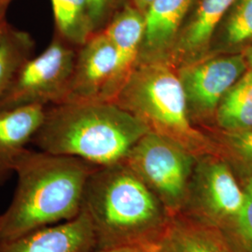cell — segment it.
Segmentation results:
<instances>
[{
  "mask_svg": "<svg viewBox=\"0 0 252 252\" xmlns=\"http://www.w3.org/2000/svg\"><path fill=\"white\" fill-rule=\"evenodd\" d=\"M97 167L73 156L23 150L14 163L13 198L0 214V243L79 216L87 181Z\"/></svg>",
  "mask_w": 252,
  "mask_h": 252,
  "instance_id": "1",
  "label": "cell"
},
{
  "mask_svg": "<svg viewBox=\"0 0 252 252\" xmlns=\"http://www.w3.org/2000/svg\"><path fill=\"white\" fill-rule=\"evenodd\" d=\"M81 210L90 219L96 251L150 250L172 217L125 162L94 170L87 181Z\"/></svg>",
  "mask_w": 252,
  "mask_h": 252,
  "instance_id": "2",
  "label": "cell"
},
{
  "mask_svg": "<svg viewBox=\"0 0 252 252\" xmlns=\"http://www.w3.org/2000/svg\"><path fill=\"white\" fill-rule=\"evenodd\" d=\"M148 127L109 101L47 106L31 143L39 151L73 156L97 166L124 162Z\"/></svg>",
  "mask_w": 252,
  "mask_h": 252,
  "instance_id": "3",
  "label": "cell"
},
{
  "mask_svg": "<svg viewBox=\"0 0 252 252\" xmlns=\"http://www.w3.org/2000/svg\"><path fill=\"white\" fill-rule=\"evenodd\" d=\"M112 102L150 132L178 143L196 158L216 154L210 136L190 122L178 71L169 62L137 63Z\"/></svg>",
  "mask_w": 252,
  "mask_h": 252,
  "instance_id": "4",
  "label": "cell"
},
{
  "mask_svg": "<svg viewBox=\"0 0 252 252\" xmlns=\"http://www.w3.org/2000/svg\"><path fill=\"white\" fill-rule=\"evenodd\" d=\"M196 159L178 143L149 132L135 143L124 162L173 217L185 205Z\"/></svg>",
  "mask_w": 252,
  "mask_h": 252,
  "instance_id": "5",
  "label": "cell"
},
{
  "mask_svg": "<svg viewBox=\"0 0 252 252\" xmlns=\"http://www.w3.org/2000/svg\"><path fill=\"white\" fill-rule=\"evenodd\" d=\"M245 201L243 186L231 166L218 154H206L196 159L180 213L220 230L240 214Z\"/></svg>",
  "mask_w": 252,
  "mask_h": 252,
  "instance_id": "6",
  "label": "cell"
},
{
  "mask_svg": "<svg viewBox=\"0 0 252 252\" xmlns=\"http://www.w3.org/2000/svg\"><path fill=\"white\" fill-rule=\"evenodd\" d=\"M78 48L54 35L40 54L23 66L8 93L0 99V110L30 105H58L64 102Z\"/></svg>",
  "mask_w": 252,
  "mask_h": 252,
  "instance_id": "7",
  "label": "cell"
},
{
  "mask_svg": "<svg viewBox=\"0 0 252 252\" xmlns=\"http://www.w3.org/2000/svg\"><path fill=\"white\" fill-rule=\"evenodd\" d=\"M248 70L242 54L208 55L179 67L177 71L192 125L203 131L212 129L220 101Z\"/></svg>",
  "mask_w": 252,
  "mask_h": 252,
  "instance_id": "8",
  "label": "cell"
},
{
  "mask_svg": "<svg viewBox=\"0 0 252 252\" xmlns=\"http://www.w3.org/2000/svg\"><path fill=\"white\" fill-rule=\"evenodd\" d=\"M117 54L103 30L78 48L66 102L109 101L115 97Z\"/></svg>",
  "mask_w": 252,
  "mask_h": 252,
  "instance_id": "9",
  "label": "cell"
},
{
  "mask_svg": "<svg viewBox=\"0 0 252 252\" xmlns=\"http://www.w3.org/2000/svg\"><path fill=\"white\" fill-rule=\"evenodd\" d=\"M95 236L87 214L0 243V252H93Z\"/></svg>",
  "mask_w": 252,
  "mask_h": 252,
  "instance_id": "10",
  "label": "cell"
},
{
  "mask_svg": "<svg viewBox=\"0 0 252 252\" xmlns=\"http://www.w3.org/2000/svg\"><path fill=\"white\" fill-rule=\"evenodd\" d=\"M235 0H199L186 19L172 49L168 62L178 69L208 56L211 39Z\"/></svg>",
  "mask_w": 252,
  "mask_h": 252,
  "instance_id": "11",
  "label": "cell"
},
{
  "mask_svg": "<svg viewBox=\"0 0 252 252\" xmlns=\"http://www.w3.org/2000/svg\"><path fill=\"white\" fill-rule=\"evenodd\" d=\"M194 0H154L145 13V33L137 63L168 62ZM136 63V64H137Z\"/></svg>",
  "mask_w": 252,
  "mask_h": 252,
  "instance_id": "12",
  "label": "cell"
},
{
  "mask_svg": "<svg viewBox=\"0 0 252 252\" xmlns=\"http://www.w3.org/2000/svg\"><path fill=\"white\" fill-rule=\"evenodd\" d=\"M45 108L30 105L0 110V187L14 174L15 160L41 126Z\"/></svg>",
  "mask_w": 252,
  "mask_h": 252,
  "instance_id": "13",
  "label": "cell"
},
{
  "mask_svg": "<svg viewBox=\"0 0 252 252\" xmlns=\"http://www.w3.org/2000/svg\"><path fill=\"white\" fill-rule=\"evenodd\" d=\"M145 25L144 14L133 5H126L115 12L107 26L102 29L117 54L115 96L137 63L144 37Z\"/></svg>",
  "mask_w": 252,
  "mask_h": 252,
  "instance_id": "14",
  "label": "cell"
},
{
  "mask_svg": "<svg viewBox=\"0 0 252 252\" xmlns=\"http://www.w3.org/2000/svg\"><path fill=\"white\" fill-rule=\"evenodd\" d=\"M151 252H233L220 231L183 214L171 217Z\"/></svg>",
  "mask_w": 252,
  "mask_h": 252,
  "instance_id": "15",
  "label": "cell"
},
{
  "mask_svg": "<svg viewBox=\"0 0 252 252\" xmlns=\"http://www.w3.org/2000/svg\"><path fill=\"white\" fill-rule=\"evenodd\" d=\"M252 46V0H235L216 28L208 55L243 54Z\"/></svg>",
  "mask_w": 252,
  "mask_h": 252,
  "instance_id": "16",
  "label": "cell"
},
{
  "mask_svg": "<svg viewBox=\"0 0 252 252\" xmlns=\"http://www.w3.org/2000/svg\"><path fill=\"white\" fill-rule=\"evenodd\" d=\"M239 131L252 128V71L248 70L228 91L217 108L212 129Z\"/></svg>",
  "mask_w": 252,
  "mask_h": 252,
  "instance_id": "17",
  "label": "cell"
},
{
  "mask_svg": "<svg viewBox=\"0 0 252 252\" xmlns=\"http://www.w3.org/2000/svg\"><path fill=\"white\" fill-rule=\"evenodd\" d=\"M54 18V35L80 48L93 36L94 30L88 0H51Z\"/></svg>",
  "mask_w": 252,
  "mask_h": 252,
  "instance_id": "18",
  "label": "cell"
},
{
  "mask_svg": "<svg viewBox=\"0 0 252 252\" xmlns=\"http://www.w3.org/2000/svg\"><path fill=\"white\" fill-rule=\"evenodd\" d=\"M35 41L31 35L9 26L0 39V99L8 93L19 72L33 57Z\"/></svg>",
  "mask_w": 252,
  "mask_h": 252,
  "instance_id": "19",
  "label": "cell"
},
{
  "mask_svg": "<svg viewBox=\"0 0 252 252\" xmlns=\"http://www.w3.org/2000/svg\"><path fill=\"white\" fill-rule=\"evenodd\" d=\"M204 132L212 139L216 154L231 166L239 181L252 179V128L239 131L214 128Z\"/></svg>",
  "mask_w": 252,
  "mask_h": 252,
  "instance_id": "20",
  "label": "cell"
},
{
  "mask_svg": "<svg viewBox=\"0 0 252 252\" xmlns=\"http://www.w3.org/2000/svg\"><path fill=\"white\" fill-rule=\"evenodd\" d=\"M246 201L240 214L220 229L233 252H252V179L240 180Z\"/></svg>",
  "mask_w": 252,
  "mask_h": 252,
  "instance_id": "21",
  "label": "cell"
},
{
  "mask_svg": "<svg viewBox=\"0 0 252 252\" xmlns=\"http://www.w3.org/2000/svg\"><path fill=\"white\" fill-rule=\"evenodd\" d=\"M119 0H88L91 21L94 32L101 31L114 15Z\"/></svg>",
  "mask_w": 252,
  "mask_h": 252,
  "instance_id": "22",
  "label": "cell"
},
{
  "mask_svg": "<svg viewBox=\"0 0 252 252\" xmlns=\"http://www.w3.org/2000/svg\"><path fill=\"white\" fill-rule=\"evenodd\" d=\"M133 6L135 9H138L140 12H142L145 15L147 10L151 7L154 0H132Z\"/></svg>",
  "mask_w": 252,
  "mask_h": 252,
  "instance_id": "23",
  "label": "cell"
},
{
  "mask_svg": "<svg viewBox=\"0 0 252 252\" xmlns=\"http://www.w3.org/2000/svg\"><path fill=\"white\" fill-rule=\"evenodd\" d=\"M93 252H150L147 248H123L114 250H105V251H94Z\"/></svg>",
  "mask_w": 252,
  "mask_h": 252,
  "instance_id": "24",
  "label": "cell"
},
{
  "mask_svg": "<svg viewBox=\"0 0 252 252\" xmlns=\"http://www.w3.org/2000/svg\"><path fill=\"white\" fill-rule=\"evenodd\" d=\"M9 25L6 19V14L0 15V39L2 38L3 35L5 34V32L7 31V29L9 28Z\"/></svg>",
  "mask_w": 252,
  "mask_h": 252,
  "instance_id": "25",
  "label": "cell"
},
{
  "mask_svg": "<svg viewBox=\"0 0 252 252\" xmlns=\"http://www.w3.org/2000/svg\"><path fill=\"white\" fill-rule=\"evenodd\" d=\"M242 54H243L244 57L246 59V62H247L249 69L252 71V46L251 48H249L246 52H244Z\"/></svg>",
  "mask_w": 252,
  "mask_h": 252,
  "instance_id": "26",
  "label": "cell"
},
{
  "mask_svg": "<svg viewBox=\"0 0 252 252\" xmlns=\"http://www.w3.org/2000/svg\"><path fill=\"white\" fill-rule=\"evenodd\" d=\"M11 0H0V15L6 14L7 8L9 5Z\"/></svg>",
  "mask_w": 252,
  "mask_h": 252,
  "instance_id": "27",
  "label": "cell"
},
{
  "mask_svg": "<svg viewBox=\"0 0 252 252\" xmlns=\"http://www.w3.org/2000/svg\"></svg>",
  "mask_w": 252,
  "mask_h": 252,
  "instance_id": "28",
  "label": "cell"
}]
</instances>
